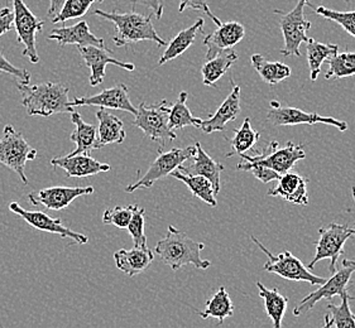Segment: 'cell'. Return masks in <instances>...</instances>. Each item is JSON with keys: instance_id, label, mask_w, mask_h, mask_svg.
<instances>
[{"instance_id": "6da1fadb", "label": "cell", "mask_w": 355, "mask_h": 328, "mask_svg": "<svg viewBox=\"0 0 355 328\" xmlns=\"http://www.w3.org/2000/svg\"><path fill=\"white\" fill-rule=\"evenodd\" d=\"M18 90L21 91L23 100L29 116L49 118L55 114L72 113L73 107L69 100L70 87L60 82H41L29 85L18 82Z\"/></svg>"}, {"instance_id": "7a4b0ae2", "label": "cell", "mask_w": 355, "mask_h": 328, "mask_svg": "<svg viewBox=\"0 0 355 328\" xmlns=\"http://www.w3.org/2000/svg\"><path fill=\"white\" fill-rule=\"evenodd\" d=\"M204 249V244L192 240L190 236L172 225L167 228V235L156 245L158 257L175 271L189 264L193 265L198 269L210 268L211 263L201 257V251Z\"/></svg>"}, {"instance_id": "3957f363", "label": "cell", "mask_w": 355, "mask_h": 328, "mask_svg": "<svg viewBox=\"0 0 355 328\" xmlns=\"http://www.w3.org/2000/svg\"><path fill=\"white\" fill-rule=\"evenodd\" d=\"M93 15L113 23L116 30V36L114 37L113 41L118 47H124L127 44L142 41H152L157 43L158 47L167 46V42L164 38L158 36L156 29L152 24L150 15L135 13V9L127 13H118L115 10L107 13L96 9L94 10Z\"/></svg>"}, {"instance_id": "277c9868", "label": "cell", "mask_w": 355, "mask_h": 328, "mask_svg": "<svg viewBox=\"0 0 355 328\" xmlns=\"http://www.w3.org/2000/svg\"><path fill=\"white\" fill-rule=\"evenodd\" d=\"M171 104L166 100L147 105L146 102L137 107L133 125L138 127L150 140L157 142L164 148L167 140H175L178 134L168 127Z\"/></svg>"}, {"instance_id": "5b68a950", "label": "cell", "mask_w": 355, "mask_h": 328, "mask_svg": "<svg viewBox=\"0 0 355 328\" xmlns=\"http://www.w3.org/2000/svg\"><path fill=\"white\" fill-rule=\"evenodd\" d=\"M36 157L37 150L27 143L21 133L15 131L13 125H6L0 138V163L15 172L21 182L28 185V179L24 173L26 164Z\"/></svg>"}, {"instance_id": "8992f818", "label": "cell", "mask_w": 355, "mask_h": 328, "mask_svg": "<svg viewBox=\"0 0 355 328\" xmlns=\"http://www.w3.org/2000/svg\"><path fill=\"white\" fill-rule=\"evenodd\" d=\"M310 3V0H299L296 7L288 13H284L279 10H275V13L279 15V27L282 30L284 46L281 50V55L290 57L296 56L300 57V46L301 43L307 42V30L311 28V23L306 21L304 15V8Z\"/></svg>"}, {"instance_id": "52a82bcc", "label": "cell", "mask_w": 355, "mask_h": 328, "mask_svg": "<svg viewBox=\"0 0 355 328\" xmlns=\"http://www.w3.org/2000/svg\"><path fill=\"white\" fill-rule=\"evenodd\" d=\"M250 239L268 257L267 263L263 268L264 271L277 274L279 277L288 279V280L307 282L313 286H321L325 283V278H321V277L313 274L311 271H309L307 266L302 264V262L300 260L299 257H295L290 251H284L278 255H273L270 250L257 240V237L250 236Z\"/></svg>"}, {"instance_id": "ba28073f", "label": "cell", "mask_w": 355, "mask_h": 328, "mask_svg": "<svg viewBox=\"0 0 355 328\" xmlns=\"http://www.w3.org/2000/svg\"><path fill=\"white\" fill-rule=\"evenodd\" d=\"M195 153L196 145H190L186 148H173L166 153L159 148V154L156 161L150 164L147 173L133 185L125 187V192L132 193L141 188H150L157 181L167 177L175 170H178V167H181L186 161L193 157Z\"/></svg>"}, {"instance_id": "9c48e42d", "label": "cell", "mask_w": 355, "mask_h": 328, "mask_svg": "<svg viewBox=\"0 0 355 328\" xmlns=\"http://www.w3.org/2000/svg\"><path fill=\"white\" fill-rule=\"evenodd\" d=\"M243 161L248 163L261 164L268 167L270 170L277 172L279 174H284L291 171L293 165L301 159H305L306 153L304 145L293 144L288 142L279 148L277 142H272L268 147L258 154H247L243 153L241 156Z\"/></svg>"}, {"instance_id": "30bf717a", "label": "cell", "mask_w": 355, "mask_h": 328, "mask_svg": "<svg viewBox=\"0 0 355 328\" xmlns=\"http://www.w3.org/2000/svg\"><path fill=\"white\" fill-rule=\"evenodd\" d=\"M319 234V240L315 243L316 254L307 268L311 269L320 260L330 259L329 271L333 274L336 271V263L339 257L343 255L344 245L348 242L349 237L355 235V228L340 224H330L320 228Z\"/></svg>"}, {"instance_id": "8fae6325", "label": "cell", "mask_w": 355, "mask_h": 328, "mask_svg": "<svg viewBox=\"0 0 355 328\" xmlns=\"http://www.w3.org/2000/svg\"><path fill=\"white\" fill-rule=\"evenodd\" d=\"M13 8L18 42L24 47L23 56L28 58L31 64H38L40 56L37 52L36 36L38 32L42 30L44 21L38 19L23 0H13Z\"/></svg>"}, {"instance_id": "7c38bea8", "label": "cell", "mask_w": 355, "mask_h": 328, "mask_svg": "<svg viewBox=\"0 0 355 328\" xmlns=\"http://www.w3.org/2000/svg\"><path fill=\"white\" fill-rule=\"evenodd\" d=\"M267 120L273 127H295L300 124H327L330 127H335L340 131L348 130V124L334 119L331 116H321L316 113H306L300 109L291 107H282L278 101H270V110L267 113Z\"/></svg>"}, {"instance_id": "4fadbf2b", "label": "cell", "mask_w": 355, "mask_h": 328, "mask_svg": "<svg viewBox=\"0 0 355 328\" xmlns=\"http://www.w3.org/2000/svg\"><path fill=\"white\" fill-rule=\"evenodd\" d=\"M9 210L12 212H15V215H18L32 228H37V230L50 233V234H56L64 239H71L75 243L80 244V245H85L89 243L87 236L76 233L71 228H66L62 225L61 220L52 219L51 216L44 214L42 211H28L24 207H21L18 202H12L9 205Z\"/></svg>"}, {"instance_id": "5bb4252c", "label": "cell", "mask_w": 355, "mask_h": 328, "mask_svg": "<svg viewBox=\"0 0 355 328\" xmlns=\"http://www.w3.org/2000/svg\"><path fill=\"white\" fill-rule=\"evenodd\" d=\"M353 274V269L349 266L341 268L340 271L333 273V277L325 280L324 284L313 293H310L307 297L300 302L296 307L293 308V314L299 317L301 314L306 313L307 311H311L313 306L322 300H331L334 295L343 297L348 292V284Z\"/></svg>"}, {"instance_id": "9a60e30c", "label": "cell", "mask_w": 355, "mask_h": 328, "mask_svg": "<svg viewBox=\"0 0 355 328\" xmlns=\"http://www.w3.org/2000/svg\"><path fill=\"white\" fill-rule=\"evenodd\" d=\"M94 187H66V185H55L42 188L36 192L29 193L28 200L32 205H42L47 210L61 211L71 205L78 197L86 194H93Z\"/></svg>"}, {"instance_id": "2e32d148", "label": "cell", "mask_w": 355, "mask_h": 328, "mask_svg": "<svg viewBox=\"0 0 355 328\" xmlns=\"http://www.w3.org/2000/svg\"><path fill=\"white\" fill-rule=\"evenodd\" d=\"M78 52L84 60L86 66L92 70L90 76V85L99 86L103 84L105 79V69L107 64H114L127 71H135V66L130 62H124L113 57V51L109 50L107 47H96V46H86L80 47L78 46Z\"/></svg>"}, {"instance_id": "e0dca14e", "label": "cell", "mask_w": 355, "mask_h": 328, "mask_svg": "<svg viewBox=\"0 0 355 328\" xmlns=\"http://www.w3.org/2000/svg\"><path fill=\"white\" fill-rule=\"evenodd\" d=\"M71 107H100L137 114V107L129 99L128 87L124 84H118L110 89H105L93 96L75 98L71 101Z\"/></svg>"}, {"instance_id": "ac0fdd59", "label": "cell", "mask_w": 355, "mask_h": 328, "mask_svg": "<svg viewBox=\"0 0 355 328\" xmlns=\"http://www.w3.org/2000/svg\"><path fill=\"white\" fill-rule=\"evenodd\" d=\"M218 28L205 37L204 44L206 46V60L215 57L223 51L234 48L238 43L245 36V28L239 21H225L216 26Z\"/></svg>"}, {"instance_id": "d6986e66", "label": "cell", "mask_w": 355, "mask_h": 328, "mask_svg": "<svg viewBox=\"0 0 355 328\" xmlns=\"http://www.w3.org/2000/svg\"><path fill=\"white\" fill-rule=\"evenodd\" d=\"M51 164L55 168H62L69 177H78L85 179L92 177L95 174H99L103 172L110 171V165L107 163H101L99 161L94 159L87 153H80L75 156H64V157L53 158Z\"/></svg>"}, {"instance_id": "ffe728a7", "label": "cell", "mask_w": 355, "mask_h": 328, "mask_svg": "<svg viewBox=\"0 0 355 328\" xmlns=\"http://www.w3.org/2000/svg\"><path fill=\"white\" fill-rule=\"evenodd\" d=\"M241 113V87L234 85L232 93L227 95L225 101L216 110L215 114L209 119L202 120L200 128L206 134H211L214 131H223L229 122H233Z\"/></svg>"}, {"instance_id": "44dd1931", "label": "cell", "mask_w": 355, "mask_h": 328, "mask_svg": "<svg viewBox=\"0 0 355 328\" xmlns=\"http://www.w3.org/2000/svg\"><path fill=\"white\" fill-rule=\"evenodd\" d=\"M50 41H57L61 46L66 44H76L80 47L86 46H96V47H105V41L103 38L93 35L90 32L89 23L85 21H78L70 27H60L55 28L47 36Z\"/></svg>"}, {"instance_id": "7402d4cb", "label": "cell", "mask_w": 355, "mask_h": 328, "mask_svg": "<svg viewBox=\"0 0 355 328\" xmlns=\"http://www.w3.org/2000/svg\"><path fill=\"white\" fill-rule=\"evenodd\" d=\"M267 194L273 197L279 196L281 199L299 206L309 205L306 179L302 176H300L299 173L287 172L282 174L278 179L277 185L270 190Z\"/></svg>"}, {"instance_id": "603a6c76", "label": "cell", "mask_w": 355, "mask_h": 328, "mask_svg": "<svg viewBox=\"0 0 355 328\" xmlns=\"http://www.w3.org/2000/svg\"><path fill=\"white\" fill-rule=\"evenodd\" d=\"M196 145V153L193 156V163L186 168L184 164L178 167V171L184 172L186 174H199L204 176L205 179L211 182L215 194L220 192V176L221 172L224 171V165L215 162L213 158L210 157L205 150L202 149L201 144L198 142Z\"/></svg>"}, {"instance_id": "cb8c5ba5", "label": "cell", "mask_w": 355, "mask_h": 328, "mask_svg": "<svg viewBox=\"0 0 355 328\" xmlns=\"http://www.w3.org/2000/svg\"><path fill=\"white\" fill-rule=\"evenodd\" d=\"M155 255L152 250L135 246L133 249H121L114 253L115 265L119 271L125 273L128 277H135L146 271L153 262Z\"/></svg>"}, {"instance_id": "d4e9b609", "label": "cell", "mask_w": 355, "mask_h": 328, "mask_svg": "<svg viewBox=\"0 0 355 328\" xmlns=\"http://www.w3.org/2000/svg\"><path fill=\"white\" fill-rule=\"evenodd\" d=\"M96 119L99 127L95 149H100L109 144H121L125 140L127 133L124 130V124L118 116L107 113L104 107H101L96 113Z\"/></svg>"}, {"instance_id": "484cf974", "label": "cell", "mask_w": 355, "mask_h": 328, "mask_svg": "<svg viewBox=\"0 0 355 328\" xmlns=\"http://www.w3.org/2000/svg\"><path fill=\"white\" fill-rule=\"evenodd\" d=\"M204 26H205V21L202 18H199L189 28L181 30L178 36L167 44L166 50L158 61V66H164V64L184 55L186 51L191 47L192 43L195 42L196 36L201 32H204Z\"/></svg>"}, {"instance_id": "4316f807", "label": "cell", "mask_w": 355, "mask_h": 328, "mask_svg": "<svg viewBox=\"0 0 355 328\" xmlns=\"http://www.w3.org/2000/svg\"><path fill=\"white\" fill-rule=\"evenodd\" d=\"M71 122L75 125V130L70 136V140L75 143V149L72 150L69 156H75L80 153H87L90 154L92 150L95 149L98 131L93 124H87L83 120L81 115L72 111Z\"/></svg>"}, {"instance_id": "83f0119b", "label": "cell", "mask_w": 355, "mask_h": 328, "mask_svg": "<svg viewBox=\"0 0 355 328\" xmlns=\"http://www.w3.org/2000/svg\"><path fill=\"white\" fill-rule=\"evenodd\" d=\"M238 58H239L238 53L232 48V50L223 51L215 57L207 60L201 69L204 85H215L230 70V67L236 62Z\"/></svg>"}, {"instance_id": "f1b7e54d", "label": "cell", "mask_w": 355, "mask_h": 328, "mask_svg": "<svg viewBox=\"0 0 355 328\" xmlns=\"http://www.w3.org/2000/svg\"><path fill=\"white\" fill-rule=\"evenodd\" d=\"M250 61L254 70L259 73L261 79L268 85H277L291 76V69L287 64L282 62H272L259 53L253 55L250 57Z\"/></svg>"}, {"instance_id": "f546056e", "label": "cell", "mask_w": 355, "mask_h": 328, "mask_svg": "<svg viewBox=\"0 0 355 328\" xmlns=\"http://www.w3.org/2000/svg\"><path fill=\"white\" fill-rule=\"evenodd\" d=\"M171 176L178 179V181H181V182H184L195 197L204 201L205 203L210 205L211 207L218 206L216 194L214 192L213 185L204 176L186 174L184 172L178 171V170H175V171L172 172Z\"/></svg>"}, {"instance_id": "4dcf8cb0", "label": "cell", "mask_w": 355, "mask_h": 328, "mask_svg": "<svg viewBox=\"0 0 355 328\" xmlns=\"http://www.w3.org/2000/svg\"><path fill=\"white\" fill-rule=\"evenodd\" d=\"M257 286L259 289L261 298L264 300L266 312L268 314L270 321L273 322V326L275 328H281L287 304H288V298L278 292L277 288L268 289L263 286L261 282H257Z\"/></svg>"}, {"instance_id": "1f68e13d", "label": "cell", "mask_w": 355, "mask_h": 328, "mask_svg": "<svg viewBox=\"0 0 355 328\" xmlns=\"http://www.w3.org/2000/svg\"><path fill=\"white\" fill-rule=\"evenodd\" d=\"M307 50V62L310 67V79L316 81L321 72V66L324 61L335 56L339 52L338 44H327V43L318 42L313 38H309L306 42Z\"/></svg>"}, {"instance_id": "d6a6232c", "label": "cell", "mask_w": 355, "mask_h": 328, "mask_svg": "<svg viewBox=\"0 0 355 328\" xmlns=\"http://www.w3.org/2000/svg\"><path fill=\"white\" fill-rule=\"evenodd\" d=\"M233 313H234V304L232 302V298L227 294L225 286H220L219 291L206 302L205 311L200 312L199 314L202 320H207L210 317L216 318L219 321V325H221L224 320L232 317Z\"/></svg>"}, {"instance_id": "836d02e7", "label": "cell", "mask_w": 355, "mask_h": 328, "mask_svg": "<svg viewBox=\"0 0 355 328\" xmlns=\"http://www.w3.org/2000/svg\"><path fill=\"white\" fill-rule=\"evenodd\" d=\"M341 298L340 306L329 303V313L324 318V327L355 328V314L350 309V300H353L350 293L344 294Z\"/></svg>"}, {"instance_id": "e575fe53", "label": "cell", "mask_w": 355, "mask_h": 328, "mask_svg": "<svg viewBox=\"0 0 355 328\" xmlns=\"http://www.w3.org/2000/svg\"><path fill=\"white\" fill-rule=\"evenodd\" d=\"M187 98L189 93L186 91L178 95V99L175 104L171 105L170 116H168V127L171 130H176V129H184L185 127L192 125L195 128H200L201 119L195 118L192 115L190 109L187 107Z\"/></svg>"}, {"instance_id": "d590c367", "label": "cell", "mask_w": 355, "mask_h": 328, "mask_svg": "<svg viewBox=\"0 0 355 328\" xmlns=\"http://www.w3.org/2000/svg\"><path fill=\"white\" fill-rule=\"evenodd\" d=\"M234 134V138L232 140V152L227 153V158L233 157L234 154L242 156L243 153L253 149L257 142L261 139V134L252 128L249 118H245L241 128L235 129Z\"/></svg>"}, {"instance_id": "8d00e7d4", "label": "cell", "mask_w": 355, "mask_h": 328, "mask_svg": "<svg viewBox=\"0 0 355 328\" xmlns=\"http://www.w3.org/2000/svg\"><path fill=\"white\" fill-rule=\"evenodd\" d=\"M329 70L325 73L327 80L345 79L355 75V53L344 52L336 53L335 56L327 60Z\"/></svg>"}, {"instance_id": "74e56055", "label": "cell", "mask_w": 355, "mask_h": 328, "mask_svg": "<svg viewBox=\"0 0 355 328\" xmlns=\"http://www.w3.org/2000/svg\"><path fill=\"white\" fill-rule=\"evenodd\" d=\"M104 0H66L60 13L52 18V23H64L70 19L81 18L95 3H103Z\"/></svg>"}, {"instance_id": "f35d334b", "label": "cell", "mask_w": 355, "mask_h": 328, "mask_svg": "<svg viewBox=\"0 0 355 328\" xmlns=\"http://www.w3.org/2000/svg\"><path fill=\"white\" fill-rule=\"evenodd\" d=\"M307 6L313 9V12L320 17L338 23L339 26H341V28L347 30L350 36L355 38V10L353 12H338V10L324 7V6L313 8L311 3H309Z\"/></svg>"}, {"instance_id": "ab89813d", "label": "cell", "mask_w": 355, "mask_h": 328, "mask_svg": "<svg viewBox=\"0 0 355 328\" xmlns=\"http://www.w3.org/2000/svg\"><path fill=\"white\" fill-rule=\"evenodd\" d=\"M144 208H141L138 205H135V210H133V215H132V219L129 221L127 230H128L129 234L133 239V243L135 246H139V248H147V236L144 233Z\"/></svg>"}, {"instance_id": "60d3db41", "label": "cell", "mask_w": 355, "mask_h": 328, "mask_svg": "<svg viewBox=\"0 0 355 328\" xmlns=\"http://www.w3.org/2000/svg\"><path fill=\"white\" fill-rule=\"evenodd\" d=\"M135 210V205L125 207H114L107 210L103 215V222L105 225H114L115 228H127L129 221L132 219Z\"/></svg>"}, {"instance_id": "b9f144b4", "label": "cell", "mask_w": 355, "mask_h": 328, "mask_svg": "<svg viewBox=\"0 0 355 328\" xmlns=\"http://www.w3.org/2000/svg\"><path fill=\"white\" fill-rule=\"evenodd\" d=\"M238 171L252 172V174L259 179L263 183H270L272 181H278L282 174H279L276 171L270 170L268 167H264L261 164L248 163L245 161H241L236 165Z\"/></svg>"}, {"instance_id": "7bdbcfd3", "label": "cell", "mask_w": 355, "mask_h": 328, "mask_svg": "<svg viewBox=\"0 0 355 328\" xmlns=\"http://www.w3.org/2000/svg\"><path fill=\"white\" fill-rule=\"evenodd\" d=\"M186 9H193V10H200L202 13H205L216 26H219L221 23L220 19L218 17H215L213 12L210 10L207 0H180L178 12L182 13V12H185Z\"/></svg>"}, {"instance_id": "ee69618b", "label": "cell", "mask_w": 355, "mask_h": 328, "mask_svg": "<svg viewBox=\"0 0 355 328\" xmlns=\"http://www.w3.org/2000/svg\"><path fill=\"white\" fill-rule=\"evenodd\" d=\"M0 71L6 72L8 75H12L17 79H19L21 82L29 84L31 82V73L24 69H18L17 66L10 64L7 58L4 57L3 53H0Z\"/></svg>"}, {"instance_id": "f6af8a7d", "label": "cell", "mask_w": 355, "mask_h": 328, "mask_svg": "<svg viewBox=\"0 0 355 328\" xmlns=\"http://www.w3.org/2000/svg\"><path fill=\"white\" fill-rule=\"evenodd\" d=\"M15 26V12L9 8L0 10V37L6 35Z\"/></svg>"}, {"instance_id": "bcb514c9", "label": "cell", "mask_w": 355, "mask_h": 328, "mask_svg": "<svg viewBox=\"0 0 355 328\" xmlns=\"http://www.w3.org/2000/svg\"><path fill=\"white\" fill-rule=\"evenodd\" d=\"M132 9H135L137 4H143L144 7L150 8L157 19H161L164 15V6L161 0H130Z\"/></svg>"}, {"instance_id": "7dc6e473", "label": "cell", "mask_w": 355, "mask_h": 328, "mask_svg": "<svg viewBox=\"0 0 355 328\" xmlns=\"http://www.w3.org/2000/svg\"><path fill=\"white\" fill-rule=\"evenodd\" d=\"M64 1L66 0H50V8L47 10V15L52 17V18L56 17L60 13L61 8L64 7Z\"/></svg>"}, {"instance_id": "c3c4849f", "label": "cell", "mask_w": 355, "mask_h": 328, "mask_svg": "<svg viewBox=\"0 0 355 328\" xmlns=\"http://www.w3.org/2000/svg\"><path fill=\"white\" fill-rule=\"evenodd\" d=\"M343 265H344V266H349V268H352V269H353V271H355L354 260H349V259H344V260H343Z\"/></svg>"}, {"instance_id": "681fc988", "label": "cell", "mask_w": 355, "mask_h": 328, "mask_svg": "<svg viewBox=\"0 0 355 328\" xmlns=\"http://www.w3.org/2000/svg\"><path fill=\"white\" fill-rule=\"evenodd\" d=\"M352 193H353V199H354L355 202V187H352Z\"/></svg>"}, {"instance_id": "f907efd6", "label": "cell", "mask_w": 355, "mask_h": 328, "mask_svg": "<svg viewBox=\"0 0 355 328\" xmlns=\"http://www.w3.org/2000/svg\"><path fill=\"white\" fill-rule=\"evenodd\" d=\"M347 1H349V0H347Z\"/></svg>"}]
</instances>
